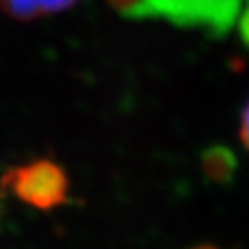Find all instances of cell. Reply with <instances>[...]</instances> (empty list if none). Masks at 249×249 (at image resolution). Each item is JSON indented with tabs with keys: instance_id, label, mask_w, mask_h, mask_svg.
I'll return each instance as SVG.
<instances>
[{
	"instance_id": "1",
	"label": "cell",
	"mask_w": 249,
	"mask_h": 249,
	"mask_svg": "<svg viewBox=\"0 0 249 249\" xmlns=\"http://www.w3.org/2000/svg\"><path fill=\"white\" fill-rule=\"evenodd\" d=\"M0 190L37 211H53L69 201L71 179L59 162L41 157L6 170Z\"/></svg>"
},
{
	"instance_id": "2",
	"label": "cell",
	"mask_w": 249,
	"mask_h": 249,
	"mask_svg": "<svg viewBox=\"0 0 249 249\" xmlns=\"http://www.w3.org/2000/svg\"><path fill=\"white\" fill-rule=\"evenodd\" d=\"M201 172L209 181L227 185L238 172V159L229 146L213 144L201 153Z\"/></svg>"
},
{
	"instance_id": "3",
	"label": "cell",
	"mask_w": 249,
	"mask_h": 249,
	"mask_svg": "<svg viewBox=\"0 0 249 249\" xmlns=\"http://www.w3.org/2000/svg\"><path fill=\"white\" fill-rule=\"evenodd\" d=\"M78 0H0V9L15 20H37L72 8Z\"/></svg>"
},
{
	"instance_id": "4",
	"label": "cell",
	"mask_w": 249,
	"mask_h": 249,
	"mask_svg": "<svg viewBox=\"0 0 249 249\" xmlns=\"http://www.w3.org/2000/svg\"><path fill=\"white\" fill-rule=\"evenodd\" d=\"M240 139L244 146L249 150V102L246 109H244V113H242V125H240Z\"/></svg>"
},
{
	"instance_id": "5",
	"label": "cell",
	"mask_w": 249,
	"mask_h": 249,
	"mask_svg": "<svg viewBox=\"0 0 249 249\" xmlns=\"http://www.w3.org/2000/svg\"><path fill=\"white\" fill-rule=\"evenodd\" d=\"M111 4H115V6H118V8L122 9V11H125V13H131L135 8H137V4L141 2V0H109Z\"/></svg>"
},
{
	"instance_id": "6",
	"label": "cell",
	"mask_w": 249,
	"mask_h": 249,
	"mask_svg": "<svg viewBox=\"0 0 249 249\" xmlns=\"http://www.w3.org/2000/svg\"><path fill=\"white\" fill-rule=\"evenodd\" d=\"M240 34H242L244 43L249 46V8H248V11L244 13V17H242V20H240Z\"/></svg>"
},
{
	"instance_id": "7",
	"label": "cell",
	"mask_w": 249,
	"mask_h": 249,
	"mask_svg": "<svg viewBox=\"0 0 249 249\" xmlns=\"http://www.w3.org/2000/svg\"><path fill=\"white\" fill-rule=\"evenodd\" d=\"M190 249H220V248H216L213 244H197V246H192Z\"/></svg>"
},
{
	"instance_id": "8",
	"label": "cell",
	"mask_w": 249,
	"mask_h": 249,
	"mask_svg": "<svg viewBox=\"0 0 249 249\" xmlns=\"http://www.w3.org/2000/svg\"><path fill=\"white\" fill-rule=\"evenodd\" d=\"M0 225H2V209H0Z\"/></svg>"
}]
</instances>
